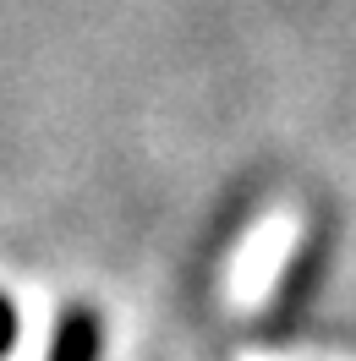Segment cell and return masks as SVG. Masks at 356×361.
Segmentation results:
<instances>
[{
    "label": "cell",
    "mask_w": 356,
    "mask_h": 361,
    "mask_svg": "<svg viewBox=\"0 0 356 361\" xmlns=\"http://www.w3.org/2000/svg\"><path fill=\"white\" fill-rule=\"evenodd\" d=\"M296 235H302V219L296 214H274L263 225L247 235L242 257H236V269H230V307L236 312H252V307H263V295L274 290V279L285 274L290 252H296Z\"/></svg>",
    "instance_id": "cell-1"
},
{
    "label": "cell",
    "mask_w": 356,
    "mask_h": 361,
    "mask_svg": "<svg viewBox=\"0 0 356 361\" xmlns=\"http://www.w3.org/2000/svg\"><path fill=\"white\" fill-rule=\"evenodd\" d=\"M93 345H99L93 323L83 312H66V317H61V329H55V350H49V361H93Z\"/></svg>",
    "instance_id": "cell-2"
},
{
    "label": "cell",
    "mask_w": 356,
    "mask_h": 361,
    "mask_svg": "<svg viewBox=\"0 0 356 361\" xmlns=\"http://www.w3.org/2000/svg\"><path fill=\"white\" fill-rule=\"evenodd\" d=\"M236 361H356V356H340V350H324V356H312V350H296V356H280V350H247Z\"/></svg>",
    "instance_id": "cell-3"
},
{
    "label": "cell",
    "mask_w": 356,
    "mask_h": 361,
    "mask_svg": "<svg viewBox=\"0 0 356 361\" xmlns=\"http://www.w3.org/2000/svg\"><path fill=\"white\" fill-rule=\"evenodd\" d=\"M11 329H17V317H11V307H6V301H0V350H6V345H11Z\"/></svg>",
    "instance_id": "cell-4"
}]
</instances>
